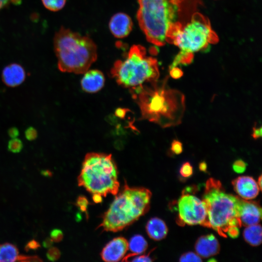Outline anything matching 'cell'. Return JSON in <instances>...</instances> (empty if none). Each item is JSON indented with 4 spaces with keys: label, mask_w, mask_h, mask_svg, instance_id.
Instances as JSON below:
<instances>
[{
    "label": "cell",
    "mask_w": 262,
    "mask_h": 262,
    "mask_svg": "<svg viewBox=\"0 0 262 262\" xmlns=\"http://www.w3.org/2000/svg\"><path fill=\"white\" fill-rule=\"evenodd\" d=\"M166 81L130 89L139 107L142 118L163 128L179 125L185 108L184 95L168 87Z\"/></svg>",
    "instance_id": "6da1fadb"
},
{
    "label": "cell",
    "mask_w": 262,
    "mask_h": 262,
    "mask_svg": "<svg viewBox=\"0 0 262 262\" xmlns=\"http://www.w3.org/2000/svg\"><path fill=\"white\" fill-rule=\"evenodd\" d=\"M192 0H138L136 17L148 42L157 46L168 42L173 32L184 22Z\"/></svg>",
    "instance_id": "7a4b0ae2"
},
{
    "label": "cell",
    "mask_w": 262,
    "mask_h": 262,
    "mask_svg": "<svg viewBox=\"0 0 262 262\" xmlns=\"http://www.w3.org/2000/svg\"><path fill=\"white\" fill-rule=\"evenodd\" d=\"M190 17L172 33L169 39L168 43L180 50L169 69L191 64L195 53L204 50L219 40L207 17L198 12H194Z\"/></svg>",
    "instance_id": "3957f363"
},
{
    "label": "cell",
    "mask_w": 262,
    "mask_h": 262,
    "mask_svg": "<svg viewBox=\"0 0 262 262\" xmlns=\"http://www.w3.org/2000/svg\"><path fill=\"white\" fill-rule=\"evenodd\" d=\"M151 195L149 189L130 187L125 181L123 188L103 213L98 228L114 232L124 229L147 212Z\"/></svg>",
    "instance_id": "277c9868"
},
{
    "label": "cell",
    "mask_w": 262,
    "mask_h": 262,
    "mask_svg": "<svg viewBox=\"0 0 262 262\" xmlns=\"http://www.w3.org/2000/svg\"><path fill=\"white\" fill-rule=\"evenodd\" d=\"M53 47L62 72L83 74L97 58V48L89 37L62 27L53 38Z\"/></svg>",
    "instance_id": "5b68a950"
},
{
    "label": "cell",
    "mask_w": 262,
    "mask_h": 262,
    "mask_svg": "<svg viewBox=\"0 0 262 262\" xmlns=\"http://www.w3.org/2000/svg\"><path fill=\"white\" fill-rule=\"evenodd\" d=\"M203 200L207 210L209 228L226 238L230 227H241L240 210L242 199L225 193L219 180L213 178L206 183Z\"/></svg>",
    "instance_id": "8992f818"
},
{
    "label": "cell",
    "mask_w": 262,
    "mask_h": 262,
    "mask_svg": "<svg viewBox=\"0 0 262 262\" xmlns=\"http://www.w3.org/2000/svg\"><path fill=\"white\" fill-rule=\"evenodd\" d=\"M118 174L116 164L111 154L88 153L78 177V184L93 195L104 197L108 194L115 196L120 186Z\"/></svg>",
    "instance_id": "52a82bcc"
},
{
    "label": "cell",
    "mask_w": 262,
    "mask_h": 262,
    "mask_svg": "<svg viewBox=\"0 0 262 262\" xmlns=\"http://www.w3.org/2000/svg\"><path fill=\"white\" fill-rule=\"evenodd\" d=\"M111 73L119 85L130 89L155 82L160 76L157 59L140 45L131 46L124 59L115 63Z\"/></svg>",
    "instance_id": "ba28073f"
},
{
    "label": "cell",
    "mask_w": 262,
    "mask_h": 262,
    "mask_svg": "<svg viewBox=\"0 0 262 262\" xmlns=\"http://www.w3.org/2000/svg\"><path fill=\"white\" fill-rule=\"evenodd\" d=\"M179 217L181 223L189 225H200L209 228L207 210L203 200L183 193L178 202Z\"/></svg>",
    "instance_id": "9c48e42d"
},
{
    "label": "cell",
    "mask_w": 262,
    "mask_h": 262,
    "mask_svg": "<svg viewBox=\"0 0 262 262\" xmlns=\"http://www.w3.org/2000/svg\"><path fill=\"white\" fill-rule=\"evenodd\" d=\"M128 249V242L126 239L117 237L106 245L100 256L104 261L118 262L124 257Z\"/></svg>",
    "instance_id": "30bf717a"
},
{
    "label": "cell",
    "mask_w": 262,
    "mask_h": 262,
    "mask_svg": "<svg viewBox=\"0 0 262 262\" xmlns=\"http://www.w3.org/2000/svg\"><path fill=\"white\" fill-rule=\"evenodd\" d=\"M235 192L245 200L252 199L259 194L260 188L251 177L240 176L232 181Z\"/></svg>",
    "instance_id": "8fae6325"
},
{
    "label": "cell",
    "mask_w": 262,
    "mask_h": 262,
    "mask_svg": "<svg viewBox=\"0 0 262 262\" xmlns=\"http://www.w3.org/2000/svg\"><path fill=\"white\" fill-rule=\"evenodd\" d=\"M132 27L131 17L124 13H117L114 15L109 23L111 33L117 38L127 37L131 31Z\"/></svg>",
    "instance_id": "7c38bea8"
},
{
    "label": "cell",
    "mask_w": 262,
    "mask_h": 262,
    "mask_svg": "<svg viewBox=\"0 0 262 262\" xmlns=\"http://www.w3.org/2000/svg\"><path fill=\"white\" fill-rule=\"evenodd\" d=\"M262 218V209L254 201L243 200L240 210V219L242 226H248L258 224Z\"/></svg>",
    "instance_id": "4fadbf2b"
},
{
    "label": "cell",
    "mask_w": 262,
    "mask_h": 262,
    "mask_svg": "<svg viewBox=\"0 0 262 262\" xmlns=\"http://www.w3.org/2000/svg\"><path fill=\"white\" fill-rule=\"evenodd\" d=\"M195 248L200 257L207 258L219 252L220 244L213 234H208L202 235L197 239Z\"/></svg>",
    "instance_id": "5bb4252c"
},
{
    "label": "cell",
    "mask_w": 262,
    "mask_h": 262,
    "mask_svg": "<svg viewBox=\"0 0 262 262\" xmlns=\"http://www.w3.org/2000/svg\"><path fill=\"white\" fill-rule=\"evenodd\" d=\"M2 80L8 87H15L21 84L25 80L26 72L20 65L10 64L6 66L2 72Z\"/></svg>",
    "instance_id": "9a60e30c"
},
{
    "label": "cell",
    "mask_w": 262,
    "mask_h": 262,
    "mask_svg": "<svg viewBox=\"0 0 262 262\" xmlns=\"http://www.w3.org/2000/svg\"><path fill=\"white\" fill-rule=\"evenodd\" d=\"M37 256L19 255L17 247L9 243L0 244V262H39Z\"/></svg>",
    "instance_id": "2e32d148"
},
{
    "label": "cell",
    "mask_w": 262,
    "mask_h": 262,
    "mask_svg": "<svg viewBox=\"0 0 262 262\" xmlns=\"http://www.w3.org/2000/svg\"><path fill=\"white\" fill-rule=\"evenodd\" d=\"M81 80L82 89L88 93H95L99 91L104 86L105 78L101 71L93 69L87 70Z\"/></svg>",
    "instance_id": "e0dca14e"
},
{
    "label": "cell",
    "mask_w": 262,
    "mask_h": 262,
    "mask_svg": "<svg viewBox=\"0 0 262 262\" xmlns=\"http://www.w3.org/2000/svg\"><path fill=\"white\" fill-rule=\"evenodd\" d=\"M146 229L148 236L156 241L164 239L168 232L167 227L165 222L158 217L150 219L147 222Z\"/></svg>",
    "instance_id": "ac0fdd59"
},
{
    "label": "cell",
    "mask_w": 262,
    "mask_h": 262,
    "mask_svg": "<svg viewBox=\"0 0 262 262\" xmlns=\"http://www.w3.org/2000/svg\"><path fill=\"white\" fill-rule=\"evenodd\" d=\"M245 241L253 246H259L262 243V227L258 224L246 226L243 232Z\"/></svg>",
    "instance_id": "d6986e66"
},
{
    "label": "cell",
    "mask_w": 262,
    "mask_h": 262,
    "mask_svg": "<svg viewBox=\"0 0 262 262\" xmlns=\"http://www.w3.org/2000/svg\"><path fill=\"white\" fill-rule=\"evenodd\" d=\"M147 243L141 235L137 234L132 237L128 242L129 248L132 253L135 255L141 254L147 248Z\"/></svg>",
    "instance_id": "ffe728a7"
},
{
    "label": "cell",
    "mask_w": 262,
    "mask_h": 262,
    "mask_svg": "<svg viewBox=\"0 0 262 262\" xmlns=\"http://www.w3.org/2000/svg\"><path fill=\"white\" fill-rule=\"evenodd\" d=\"M44 7L52 12H57L65 6L66 0H41Z\"/></svg>",
    "instance_id": "44dd1931"
},
{
    "label": "cell",
    "mask_w": 262,
    "mask_h": 262,
    "mask_svg": "<svg viewBox=\"0 0 262 262\" xmlns=\"http://www.w3.org/2000/svg\"><path fill=\"white\" fill-rule=\"evenodd\" d=\"M23 147L22 142L19 139L14 138L8 143V149L11 152L16 153L19 152Z\"/></svg>",
    "instance_id": "7402d4cb"
},
{
    "label": "cell",
    "mask_w": 262,
    "mask_h": 262,
    "mask_svg": "<svg viewBox=\"0 0 262 262\" xmlns=\"http://www.w3.org/2000/svg\"><path fill=\"white\" fill-rule=\"evenodd\" d=\"M180 262H202L201 257L193 252H187L183 254L180 258Z\"/></svg>",
    "instance_id": "603a6c76"
},
{
    "label": "cell",
    "mask_w": 262,
    "mask_h": 262,
    "mask_svg": "<svg viewBox=\"0 0 262 262\" xmlns=\"http://www.w3.org/2000/svg\"><path fill=\"white\" fill-rule=\"evenodd\" d=\"M180 173L181 176L183 177H190L193 173V167L190 163L188 162L183 163L180 167Z\"/></svg>",
    "instance_id": "cb8c5ba5"
},
{
    "label": "cell",
    "mask_w": 262,
    "mask_h": 262,
    "mask_svg": "<svg viewBox=\"0 0 262 262\" xmlns=\"http://www.w3.org/2000/svg\"><path fill=\"white\" fill-rule=\"evenodd\" d=\"M61 255L60 251L55 247H50L46 254L48 260L55 261L58 260Z\"/></svg>",
    "instance_id": "d4e9b609"
},
{
    "label": "cell",
    "mask_w": 262,
    "mask_h": 262,
    "mask_svg": "<svg viewBox=\"0 0 262 262\" xmlns=\"http://www.w3.org/2000/svg\"><path fill=\"white\" fill-rule=\"evenodd\" d=\"M246 163L241 159L236 160L232 164V168L234 172L237 173H242L246 169Z\"/></svg>",
    "instance_id": "484cf974"
},
{
    "label": "cell",
    "mask_w": 262,
    "mask_h": 262,
    "mask_svg": "<svg viewBox=\"0 0 262 262\" xmlns=\"http://www.w3.org/2000/svg\"><path fill=\"white\" fill-rule=\"evenodd\" d=\"M182 146L181 142L174 139L171 143L170 149L173 153L178 155L181 153L183 151Z\"/></svg>",
    "instance_id": "4316f807"
},
{
    "label": "cell",
    "mask_w": 262,
    "mask_h": 262,
    "mask_svg": "<svg viewBox=\"0 0 262 262\" xmlns=\"http://www.w3.org/2000/svg\"><path fill=\"white\" fill-rule=\"evenodd\" d=\"M76 206L82 212H86L89 204L87 199L84 196H79L76 200Z\"/></svg>",
    "instance_id": "83f0119b"
},
{
    "label": "cell",
    "mask_w": 262,
    "mask_h": 262,
    "mask_svg": "<svg viewBox=\"0 0 262 262\" xmlns=\"http://www.w3.org/2000/svg\"><path fill=\"white\" fill-rule=\"evenodd\" d=\"M50 238L53 242H59L63 238V233L59 229H55L50 232Z\"/></svg>",
    "instance_id": "f1b7e54d"
},
{
    "label": "cell",
    "mask_w": 262,
    "mask_h": 262,
    "mask_svg": "<svg viewBox=\"0 0 262 262\" xmlns=\"http://www.w3.org/2000/svg\"><path fill=\"white\" fill-rule=\"evenodd\" d=\"M25 136L28 140H33L37 137V132L34 128L30 127L25 131Z\"/></svg>",
    "instance_id": "f546056e"
},
{
    "label": "cell",
    "mask_w": 262,
    "mask_h": 262,
    "mask_svg": "<svg viewBox=\"0 0 262 262\" xmlns=\"http://www.w3.org/2000/svg\"><path fill=\"white\" fill-rule=\"evenodd\" d=\"M169 70L170 76L174 79H180L183 75L182 70L178 67L170 68Z\"/></svg>",
    "instance_id": "4dcf8cb0"
},
{
    "label": "cell",
    "mask_w": 262,
    "mask_h": 262,
    "mask_svg": "<svg viewBox=\"0 0 262 262\" xmlns=\"http://www.w3.org/2000/svg\"><path fill=\"white\" fill-rule=\"evenodd\" d=\"M39 243L35 240L30 241L26 245L25 249L26 251L29 250H34L40 247Z\"/></svg>",
    "instance_id": "1f68e13d"
},
{
    "label": "cell",
    "mask_w": 262,
    "mask_h": 262,
    "mask_svg": "<svg viewBox=\"0 0 262 262\" xmlns=\"http://www.w3.org/2000/svg\"><path fill=\"white\" fill-rule=\"evenodd\" d=\"M227 234L233 239L237 238L239 235L238 227L235 226L229 227L227 230Z\"/></svg>",
    "instance_id": "d6a6232c"
},
{
    "label": "cell",
    "mask_w": 262,
    "mask_h": 262,
    "mask_svg": "<svg viewBox=\"0 0 262 262\" xmlns=\"http://www.w3.org/2000/svg\"><path fill=\"white\" fill-rule=\"evenodd\" d=\"M262 126L258 127L255 124V126L252 128V133L251 136L252 137L256 140L262 137Z\"/></svg>",
    "instance_id": "836d02e7"
},
{
    "label": "cell",
    "mask_w": 262,
    "mask_h": 262,
    "mask_svg": "<svg viewBox=\"0 0 262 262\" xmlns=\"http://www.w3.org/2000/svg\"><path fill=\"white\" fill-rule=\"evenodd\" d=\"M21 0H0V10L11 3L19 4Z\"/></svg>",
    "instance_id": "e575fe53"
},
{
    "label": "cell",
    "mask_w": 262,
    "mask_h": 262,
    "mask_svg": "<svg viewBox=\"0 0 262 262\" xmlns=\"http://www.w3.org/2000/svg\"><path fill=\"white\" fill-rule=\"evenodd\" d=\"M8 134L12 138H16L19 135V131L17 128L13 127L9 130Z\"/></svg>",
    "instance_id": "d590c367"
},
{
    "label": "cell",
    "mask_w": 262,
    "mask_h": 262,
    "mask_svg": "<svg viewBox=\"0 0 262 262\" xmlns=\"http://www.w3.org/2000/svg\"><path fill=\"white\" fill-rule=\"evenodd\" d=\"M53 242L50 238H47L43 241V246L45 248H49L52 246Z\"/></svg>",
    "instance_id": "8d00e7d4"
},
{
    "label": "cell",
    "mask_w": 262,
    "mask_h": 262,
    "mask_svg": "<svg viewBox=\"0 0 262 262\" xmlns=\"http://www.w3.org/2000/svg\"><path fill=\"white\" fill-rule=\"evenodd\" d=\"M207 164L205 161H202L200 162L199 164V169L200 170L205 172L207 169Z\"/></svg>",
    "instance_id": "74e56055"
},
{
    "label": "cell",
    "mask_w": 262,
    "mask_h": 262,
    "mask_svg": "<svg viewBox=\"0 0 262 262\" xmlns=\"http://www.w3.org/2000/svg\"><path fill=\"white\" fill-rule=\"evenodd\" d=\"M93 199L96 203H100L102 201V196L98 195H93Z\"/></svg>",
    "instance_id": "f35d334b"
},
{
    "label": "cell",
    "mask_w": 262,
    "mask_h": 262,
    "mask_svg": "<svg viewBox=\"0 0 262 262\" xmlns=\"http://www.w3.org/2000/svg\"><path fill=\"white\" fill-rule=\"evenodd\" d=\"M262 175H260L258 178V181L257 183L260 190H261L262 189Z\"/></svg>",
    "instance_id": "ab89813d"
}]
</instances>
